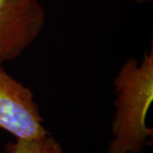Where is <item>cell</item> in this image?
Instances as JSON below:
<instances>
[{
    "instance_id": "cell-1",
    "label": "cell",
    "mask_w": 153,
    "mask_h": 153,
    "mask_svg": "<svg viewBox=\"0 0 153 153\" xmlns=\"http://www.w3.org/2000/svg\"><path fill=\"white\" fill-rule=\"evenodd\" d=\"M115 115L106 153H141L153 131L146 115L153 100V49L141 61L127 60L114 80Z\"/></svg>"
},
{
    "instance_id": "cell-2",
    "label": "cell",
    "mask_w": 153,
    "mask_h": 153,
    "mask_svg": "<svg viewBox=\"0 0 153 153\" xmlns=\"http://www.w3.org/2000/svg\"><path fill=\"white\" fill-rule=\"evenodd\" d=\"M44 23L45 12L38 0H0V66L22 55Z\"/></svg>"
},
{
    "instance_id": "cell-3",
    "label": "cell",
    "mask_w": 153,
    "mask_h": 153,
    "mask_svg": "<svg viewBox=\"0 0 153 153\" xmlns=\"http://www.w3.org/2000/svg\"><path fill=\"white\" fill-rule=\"evenodd\" d=\"M0 128L16 139L39 138L49 134L32 90L0 66Z\"/></svg>"
},
{
    "instance_id": "cell-4",
    "label": "cell",
    "mask_w": 153,
    "mask_h": 153,
    "mask_svg": "<svg viewBox=\"0 0 153 153\" xmlns=\"http://www.w3.org/2000/svg\"><path fill=\"white\" fill-rule=\"evenodd\" d=\"M7 153H64L63 149L49 134L39 138L16 139L6 146Z\"/></svg>"
},
{
    "instance_id": "cell-5",
    "label": "cell",
    "mask_w": 153,
    "mask_h": 153,
    "mask_svg": "<svg viewBox=\"0 0 153 153\" xmlns=\"http://www.w3.org/2000/svg\"><path fill=\"white\" fill-rule=\"evenodd\" d=\"M137 3L142 4V3H148V2H152V0H135Z\"/></svg>"
}]
</instances>
